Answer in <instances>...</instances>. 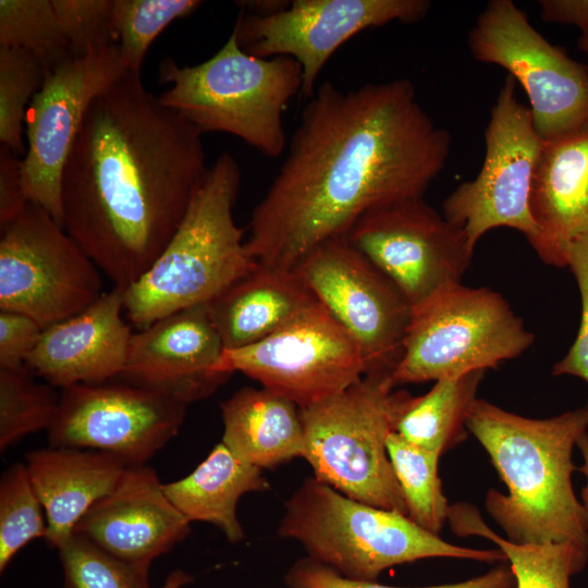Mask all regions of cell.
Listing matches in <instances>:
<instances>
[{"label": "cell", "instance_id": "12", "mask_svg": "<svg viewBox=\"0 0 588 588\" xmlns=\"http://www.w3.org/2000/svg\"><path fill=\"white\" fill-rule=\"evenodd\" d=\"M215 371H240L302 408L345 390L367 367L357 343L316 301L265 339L223 350Z\"/></svg>", "mask_w": 588, "mask_h": 588}, {"label": "cell", "instance_id": "24", "mask_svg": "<svg viewBox=\"0 0 588 588\" xmlns=\"http://www.w3.org/2000/svg\"><path fill=\"white\" fill-rule=\"evenodd\" d=\"M222 442L240 460L273 468L304 454L299 407L261 389L245 387L221 403Z\"/></svg>", "mask_w": 588, "mask_h": 588}, {"label": "cell", "instance_id": "2", "mask_svg": "<svg viewBox=\"0 0 588 588\" xmlns=\"http://www.w3.org/2000/svg\"><path fill=\"white\" fill-rule=\"evenodd\" d=\"M203 133L125 72L91 102L61 177L62 228L115 287L137 282L208 168Z\"/></svg>", "mask_w": 588, "mask_h": 588}, {"label": "cell", "instance_id": "18", "mask_svg": "<svg viewBox=\"0 0 588 588\" xmlns=\"http://www.w3.org/2000/svg\"><path fill=\"white\" fill-rule=\"evenodd\" d=\"M223 350L208 305H196L133 333L118 378L189 404L229 379L215 371Z\"/></svg>", "mask_w": 588, "mask_h": 588}, {"label": "cell", "instance_id": "22", "mask_svg": "<svg viewBox=\"0 0 588 588\" xmlns=\"http://www.w3.org/2000/svg\"><path fill=\"white\" fill-rule=\"evenodd\" d=\"M25 464L45 510V541L52 549L73 534L95 503L114 490L128 467L107 452L52 446L28 452Z\"/></svg>", "mask_w": 588, "mask_h": 588}, {"label": "cell", "instance_id": "40", "mask_svg": "<svg viewBox=\"0 0 588 588\" xmlns=\"http://www.w3.org/2000/svg\"><path fill=\"white\" fill-rule=\"evenodd\" d=\"M540 16L546 23L576 26L588 32V0H539Z\"/></svg>", "mask_w": 588, "mask_h": 588}, {"label": "cell", "instance_id": "38", "mask_svg": "<svg viewBox=\"0 0 588 588\" xmlns=\"http://www.w3.org/2000/svg\"><path fill=\"white\" fill-rule=\"evenodd\" d=\"M42 331L44 328L26 315L0 310V368L24 366Z\"/></svg>", "mask_w": 588, "mask_h": 588}, {"label": "cell", "instance_id": "14", "mask_svg": "<svg viewBox=\"0 0 588 588\" xmlns=\"http://www.w3.org/2000/svg\"><path fill=\"white\" fill-rule=\"evenodd\" d=\"M126 72L118 45L73 57L46 73L26 118L22 183L29 203L62 226L63 168L94 99Z\"/></svg>", "mask_w": 588, "mask_h": 588}, {"label": "cell", "instance_id": "35", "mask_svg": "<svg viewBox=\"0 0 588 588\" xmlns=\"http://www.w3.org/2000/svg\"><path fill=\"white\" fill-rule=\"evenodd\" d=\"M73 57L118 45L111 26L113 0H52Z\"/></svg>", "mask_w": 588, "mask_h": 588}, {"label": "cell", "instance_id": "13", "mask_svg": "<svg viewBox=\"0 0 588 588\" xmlns=\"http://www.w3.org/2000/svg\"><path fill=\"white\" fill-rule=\"evenodd\" d=\"M293 270L357 343L366 373H392L413 311L394 282L345 237L321 243Z\"/></svg>", "mask_w": 588, "mask_h": 588}, {"label": "cell", "instance_id": "30", "mask_svg": "<svg viewBox=\"0 0 588 588\" xmlns=\"http://www.w3.org/2000/svg\"><path fill=\"white\" fill-rule=\"evenodd\" d=\"M0 46L32 52L46 73L73 58L52 0H0Z\"/></svg>", "mask_w": 588, "mask_h": 588}, {"label": "cell", "instance_id": "11", "mask_svg": "<svg viewBox=\"0 0 588 588\" xmlns=\"http://www.w3.org/2000/svg\"><path fill=\"white\" fill-rule=\"evenodd\" d=\"M473 58L507 71L523 87L544 140L588 117V66L552 45L512 0H491L467 36Z\"/></svg>", "mask_w": 588, "mask_h": 588}, {"label": "cell", "instance_id": "39", "mask_svg": "<svg viewBox=\"0 0 588 588\" xmlns=\"http://www.w3.org/2000/svg\"><path fill=\"white\" fill-rule=\"evenodd\" d=\"M27 200L22 183V159L10 148L0 147V231L13 222Z\"/></svg>", "mask_w": 588, "mask_h": 588}, {"label": "cell", "instance_id": "41", "mask_svg": "<svg viewBox=\"0 0 588 588\" xmlns=\"http://www.w3.org/2000/svg\"><path fill=\"white\" fill-rule=\"evenodd\" d=\"M577 448L580 450L584 463L578 468L579 471H581L586 478L587 482L586 486L581 490V499H583V507L586 516L587 527H588V433L587 431L579 436V438L576 441Z\"/></svg>", "mask_w": 588, "mask_h": 588}, {"label": "cell", "instance_id": "23", "mask_svg": "<svg viewBox=\"0 0 588 588\" xmlns=\"http://www.w3.org/2000/svg\"><path fill=\"white\" fill-rule=\"evenodd\" d=\"M318 301L294 270L258 266L207 303L224 350L256 343Z\"/></svg>", "mask_w": 588, "mask_h": 588}, {"label": "cell", "instance_id": "6", "mask_svg": "<svg viewBox=\"0 0 588 588\" xmlns=\"http://www.w3.org/2000/svg\"><path fill=\"white\" fill-rule=\"evenodd\" d=\"M170 87L159 97L203 134L236 136L268 157L285 148L283 112L302 89V68L292 58H260L240 45L236 29L208 60L179 66L172 59L160 65Z\"/></svg>", "mask_w": 588, "mask_h": 588}, {"label": "cell", "instance_id": "7", "mask_svg": "<svg viewBox=\"0 0 588 588\" xmlns=\"http://www.w3.org/2000/svg\"><path fill=\"white\" fill-rule=\"evenodd\" d=\"M392 373L370 372L345 390L299 408L303 458L314 477L344 495L407 515L387 439L414 396Z\"/></svg>", "mask_w": 588, "mask_h": 588}, {"label": "cell", "instance_id": "34", "mask_svg": "<svg viewBox=\"0 0 588 588\" xmlns=\"http://www.w3.org/2000/svg\"><path fill=\"white\" fill-rule=\"evenodd\" d=\"M64 588H151L149 568L124 561L72 534L57 549Z\"/></svg>", "mask_w": 588, "mask_h": 588}, {"label": "cell", "instance_id": "5", "mask_svg": "<svg viewBox=\"0 0 588 588\" xmlns=\"http://www.w3.org/2000/svg\"><path fill=\"white\" fill-rule=\"evenodd\" d=\"M278 534L299 542L309 558L344 577L364 581H377L383 571L422 559L506 560L499 548L452 544L407 515L348 498L315 477L285 502Z\"/></svg>", "mask_w": 588, "mask_h": 588}, {"label": "cell", "instance_id": "36", "mask_svg": "<svg viewBox=\"0 0 588 588\" xmlns=\"http://www.w3.org/2000/svg\"><path fill=\"white\" fill-rule=\"evenodd\" d=\"M284 584L287 588H515V578L511 567L500 565L481 576L455 584L394 587L344 577L330 566L307 556L289 568L284 575Z\"/></svg>", "mask_w": 588, "mask_h": 588}, {"label": "cell", "instance_id": "37", "mask_svg": "<svg viewBox=\"0 0 588 588\" xmlns=\"http://www.w3.org/2000/svg\"><path fill=\"white\" fill-rule=\"evenodd\" d=\"M567 268L576 280L581 304L579 329L566 355L553 369L554 376H575L588 383V236L577 240L568 250Z\"/></svg>", "mask_w": 588, "mask_h": 588}, {"label": "cell", "instance_id": "28", "mask_svg": "<svg viewBox=\"0 0 588 588\" xmlns=\"http://www.w3.org/2000/svg\"><path fill=\"white\" fill-rule=\"evenodd\" d=\"M387 450L408 518L438 535L448 520L450 509L438 476L440 455L412 444L396 431L389 434Z\"/></svg>", "mask_w": 588, "mask_h": 588}, {"label": "cell", "instance_id": "32", "mask_svg": "<svg viewBox=\"0 0 588 588\" xmlns=\"http://www.w3.org/2000/svg\"><path fill=\"white\" fill-rule=\"evenodd\" d=\"M47 519L27 466L15 463L0 478V573L35 539H45Z\"/></svg>", "mask_w": 588, "mask_h": 588}, {"label": "cell", "instance_id": "10", "mask_svg": "<svg viewBox=\"0 0 588 588\" xmlns=\"http://www.w3.org/2000/svg\"><path fill=\"white\" fill-rule=\"evenodd\" d=\"M101 273L36 204L1 230L0 310L26 315L45 329L94 304L103 294Z\"/></svg>", "mask_w": 588, "mask_h": 588}, {"label": "cell", "instance_id": "25", "mask_svg": "<svg viewBox=\"0 0 588 588\" xmlns=\"http://www.w3.org/2000/svg\"><path fill=\"white\" fill-rule=\"evenodd\" d=\"M172 504L191 522L217 526L231 542L244 539L236 515L240 499L270 488L261 469L236 457L221 441L186 477L163 483Z\"/></svg>", "mask_w": 588, "mask_h": 588}, {"label": "cell", "instance_id": "21", "mask_svg": "<svg viewBox=\"0 0 588 588\" xmlns=\"http://www.w3.org/2000/svg\"><path fill=\"white\" fill-rule=\"evenodd\" d=\"M530 209L538 231L527 242L544 264L567 267L569 247L588 236V117L544 142Z\"/></svg>", "mask_w": 588, "mask_h": 588}, {"label": "cell", "instance_id": "19", "mask_svg": "<svg viewBox=\"0 0 588 588\" xmlns=\"http://www.w3.org/2000/svg\"><path fill=\"white\" fill-rule=\"evenodd\" d=\"M162 485L151 467L128 466L114 490L88 510L73 532L149 568L191 530V522L172 504Z\"/></svg>", "mask_w": 588, "mask_h": 588}, {"label": "cell", "instance_id": "15", "mask_svg": "<svg viewBox=\"0 0 588 588\" xmlns=\"http://www.w3.org/2000/svg\"><path fill=\"white\" fill-rule=\"evenodd\" d=\"M188 404L163 393L120 383L62 389L47 429L52 448L102 451L140 466L180 431Z\"/></svg>", "mask_w": 588, "mask_h": 588}, {"label": "cell", "instance_id": "17", "mask_svg": "<svg viewBox=\"0 0 588 588\" xmlns=\"http://www.w3.org/2000/svg\"><path fill=\"white\" fill-rule=\"evenodd\" d=\"M345 240L381 270L413 306L462 281L473 252L464 232L420 198L366 212Z\"/></svg>", "mask_w": 588, "mask_h": 588}, {"label": "cell", "instance_id": "1", "mask_svg": "<svg viewBox=\"0 0 588 588\" xmlns=\"http://www.w3.org/2000/svg\"><path fill=\"white\" fill-rule=\"evenodd\" d=\"M450 149V133L426 112L409 79L348 91L326 81L308 98L252 213L246 248L262 266L293 270L366 212L424 197Z\"/></svg>", "mask_w": 588, "mask_h": 588}, {"label": "cell", "instance_id": "4", "mask_svg": "<svg viewBox=\"0 0 588 588\" xmlns=\"http://www.w3.org/2000/svg\"><path fill=\"white\" fill-rule=\"evenodd\" d=\"M240 184L237 161L229 152L221 154L161 255L124 291L125 316L138 330L209 303L258 266L233 218Z\"/></svg>", "mask_w": 588, "mask_h": 588}, {"label": "cell", "instance_id": "31", "mask_svg": "<svg viewBox=\"0 0 588 588\" xmlns=\"http://www.w3.org/2000/svg\"><path fill=\"white\" fill-rule=\"evenodd\" d=\"M201 4L198 0H113L111 26L125 70L140 74L147 50L157 36Z\"/></svg>", "mask_w": 588, "mask_h": 588}, {"label": "cell", "instance_id": "8", "mask_svg": "<svg viewBox=\"0 0 588 588\" xmlns=\"http://www.w3.org/2000/svg\"><path fill=\"white\" fill-rule=\"evenodd\" d=\"M534 340L500 293L451 282L413 306L392 380L397 387L486 371L520 356Z\"/></svg>", "mask_w": 588, "mask_h": 588}, {"label": "cell", "instance_id": "43", "mask_svg": "<svg viewBox=\"0 0 588 588\" xmlns=\"http://www.w3.org/2000/svg\"><path fill=\"white\" fill-rule=\"evenodd\" d=\"M578 49L587 57L588 59V32L580 34L578 37Z\"/></svg>", "mask_w": 588, "mask_h": 588}, {"label": "cell", "instance_id": "9", "mask_svg": "<svg viewBox=\"0 0 588 588\" xmlns=\"http://www.w3.org/2000/svg\"><path fill=\"white\" fill-rule=\"evenodd\" d=\"M529 108L506 76L485 130V156L478 174L456 186L442 203V215L460 228L474 253L479 240L510 228L526 240L537 234L530 209L532 182L544 145Z\"/></svg>", "mask_w": 588, "mask_h": 588}, {"label": "cell", "instance_id": "26", "mask_svg": "<svg viewBox=\"0 0 588 588\" xmlns=\"http://www.w3.org/2000/svg\"><path fill=\"white\" fill-rule=\"evenodd\" d=\"M448 520L458 536H480L495 543L510 562L515 588H569L588 560V548L574 542L516 543L500 537L469 504L450 506Z\"/></svg>", "mask_w": 588, "mask_h": 588}, {"label": "cell", "instance_id": "20", "mask_svg": "<svg viewBox=\"0 0 588 588\" xmlns=\"http://www.w3.org/2000/svg\"><path fill=\"white\" fill-rule=\"evenodd\" d=\"M124 291L113 286L79 314L46 327L27 369L61 389L118 378L133 335L123 318Z\"/></svg>", "mask_w": 588, "mask_h": 588}, {"label": "cell", "instance_id": "33", "mask_svg": "<svg viewBox=\"0 0 588 588\" xmlns=\"http://www.w3.org/2000/svg\"><path fill=\"white\" fill-rule=\"evenodd\" d=\"M45 77L42 63L32 52L0 46V142L17 156L26 152L23 124Z\"/></svg>", "mask_w": 588, "mask_h": 588}, {"label": "cell", "instance_id": "27", "mask_svg": "<svg viewBox=\"0 0 588 588\" xmlns=\"http://www.w3.org/2000/svg\"><path fill=\"white\" fill-rule=\"evenodd\" d=\"M486 371L443 378L414 396L396 432L414 445L441 455L466 437V420Z\"/></svg>", "mask_w": 588, "mask_h": 588}, {"label": "cell", "instance_id": "16", "mask_svg": "<svg viewBox=\"0 0 588 588\" xmlns=\"http://www.w3.org/2000/svg\"><path fill=\"white\" fill-rule=\"evenodd\" d=\"M430 8L427 0H294L268 15L242 11L234 28L249 54L294 59L302 68L301 95L310 98L323 66L345 41L392 22L416 23Z\"/></svg>", "mask_w": 588, "mask_h": 588}, {"label": "cell", "instance_id": "29", "mask_svg": "<svg viewBox=\"0 0 588 588\" xmlns=\"http://www.w3.org/2000/svg\"><path fill=\"white\" fill-rule=\"evenodd\" d=\"M27 367L0 368V452L22 438L48 429L60 395L49 383H39Z\"/></svg>", "mask_w": 588, "mask_h": 588}, {"label": "cell", "instance_id": "42", "mask_svg": "<svg viewBox=\"0 0 588 588\" xmlns=\"http://www.w3.org/2000/svg\"><path fill=\"white\" fill-rule=\"evenodd\" d=\"M192 581L193 578L188 573L182 569H175L167 576L161 588H183Z\"/></svg>", "mask_w": 588, "mask_h": 588}, {"label": "cell", "instance_id": "3", "mask_svg": "<svg viewBox=\"0 0 588 588\" xmlns=\"http://www.w3.org/2000/svg\"><path fill=\"white\" fill-rule=\"evenodd\" d=\"M467 430L489 455L507 494L490 489L489 515L516 543L574 542L588 548V527L575 495L572 452L588 428V403L534 419L476 399Z\"/></svg>", "mask_w": 588, "mask_h": 588}]
</instances>
